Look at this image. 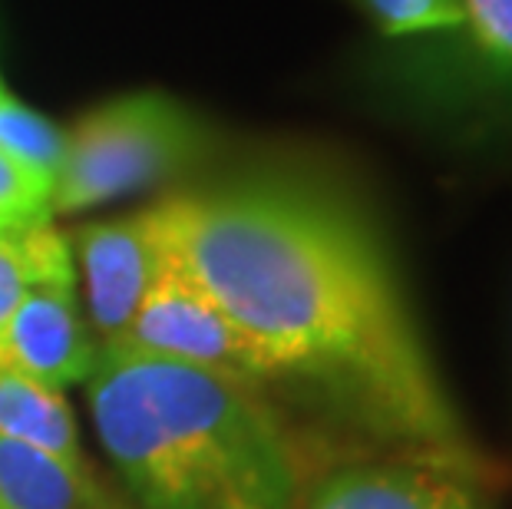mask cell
Listing matches in <instances>:
<instances>
[{
	"mask_svg": "<svg viewBox=\"0 0 512 509\" xmlns=\"http://www.w3.org/2000/svg\"><path fill=\"white\" fill-rule=\"evenodd\" d=\"M149 212L166 258L225 311L265 384L291 381L394 453L479 470L407 301L357 215L288 182L172 196Z\"/></svg>",
	"mask_w": 512,
	"mask_h": 509,
	"instance_id": "cell-1",
	"label": "cell"
},
{
	"mask_svg": "<svg viewBox=\"0 0 512 509\" xmlns=\"http://www.w3.org/2000/svg\"><path fill=\"white\" fill-rule=\"evenodd\" d=\"M90 414L143 509H298L291 430L242 377L166 361H96Z\"/></svg>",
	"mask_w": 512,
	"mask_h": 509,
	"instance_id": "cell-2",
	"label": "cell"
},
{
	"mask_svg": "<svg viewBox=\"0 0 512 509\" xmlns=\"http://www.w3.org/2000/svg\"><path fill=\"white\" fill-rule=\"evenodd\" d=\"M205 146V126L166 93H133L96 106L67 133L53 179V215L159 186L195 166Z\"/></svg>",
	"mask_w": 512,
	"mask_h": 509,
	"instance_id": "cell-3",
	"label": "cell"
},
{
	"mask_svg": "<svg viewBox=\"0 0 512 509\" xmlns=\"http://www.w3.org/2000/svg\"><path fill=\"white\" fill-rule=\"evenodd\" d=\"M106 361H166L242 377L265 387L248 341L225 311L166 258V272L116 338L100 344Z\"/></svg>",
	"mask_w": 512,
	"mask_h": 509,
	"instance_id": "cell-4",
	"label": "cell"
},
{
	"mask_svg": "<svg viewBox=\"0 0 512 509\" xmlns=\"http://www.w3.org/2000/svg\"><path fill=\"white\" fill-rule=\"evenodd\" d=\"M476 473L420 453L347 460L304 483L298 509H489Z\"/></svg>",
	"mask_w": 512,
	"mask_h": 509,
	"instance_id": "cell-5",
	"label": "cell"
},
{
	"mask_svg": "<svg viewBox=\"0 0 512 509\" xmlns=\"http://www.w3.org/2000/svg\"><path fill=\"white\" fill-rule=\"evenodd\" d=\"M96 361L100 348L80 314L76 281L30 288L0 324V371L7 374L63 391L90 381Z\"/></svg>",
	"mask_w": 512,
	"mask_h": 509,
	"instance_id": "cell-6",
	"label": "cell"
},
{
	"mask_svg": "<svg viewBox=\"0 0 512 509\" xmlns=\"http://www.w3.org/2000/svg\"><path fill=\"white\" fill-rule=\"evenodd\" d=\"M80 255L93 328L103 341L116 338L133 321L152 285L166 272V248L152 212L126 219L90 222L73 235Z\"/></svg>",
	"mask_w": 512,
	"mask_h": 509,
	"instance_id": "cell-7",
	"label": "cell"
},
{
	"mask_svg": "<svg viewBox=\"0 0 512 509\" xmlns=\"http://www.w3.org/2000/svg\"><path fill=\"white\" fill-rule=\"evenodd\" d=\"M0 437L34 447L73 470H90L63 391L0 371Z\"/></svg>",
	"mask_w": 512,
	"mask_h": 509,
	"instance_id": "cell-8",
	"label": "cell"
},
{
	"mask_svg": "<svg viewBox=\"0 0 512 509\" xmlns=\"http://www.w3.org/2000/svg\"><path fill=\"white\" fill-rule=\"evenodd\" d=\"M93 470H73L24 443L0 437V509H100Z\"/></svg>",
	"mask_w": 512,
	"mask_h": 509,
	"instance_id": "cell-9",
	"label": "cell"
},
{
	"mask_svg": "<svg viewBox=\"0 0 512 509\" xmlns=\"http://www.w3.org/2000/svg\"><path fill=\"white\" fill-rule=\"evenodd\" d=\"M463 27L456 30L453 70L473 93L512 106V0H460Z\"/></svg>",
	"mask_w": 512,
	"mask_h": 509,
	"instance_id": "cell-10",
	"label": "cell"
},
{
	"mask_svg": "<svg viewBox=\"0 0 512 509\" xmlns=\"http://www.w3.org/2000/svg\"><path fill=\"white\" fill-rule=\"evenodd\" d=\"M57 281H76V268L67 235L53 229V222L0 232V324L30 288Z\"/></svg>",
	"mask_w": 512,
	"mask_h": 509,
	"instance_id": "cell-11",
	"label": "cell"
},
{
	"mask_svg": "<svg viewBox=\"0 0 512 509\" xmlns=\"http://www.w3.org/2000/svg\"><path fill=\"white\" fill-rule=\"evenodd\" d=\"M63 149H67V133L10 93L0 80V156L14 159L37 176L57 179Z\"/></svg>",
	"mask_w": 512,
	"mask_h": 509,
	"instance_id": "cell-12",
	"label": "cell"
},
{
	"mask_svg": "<svg viewBox=\"0 0 512 509\" xmlns=\"http://www.w3.org/2000/svg\"><path fill=\"white\" fill-rule=\"evenodd\" d=\"M384 37L456 34L463 27L460 0H354Z\"/></svg>",
	"mask_w": 512,
	"mask_h": 509,
	"instance_id": "cell-13",
	"label": "cell"
},
{
	"mask_svg": "<svg viewBox=\"0 0 512 509\" xmlns=\"http://www.w3.org/2000/svg\"><path fill=\"white\" fill-rule=\"evenodd\" d=\"M53 222V179L0 156V232Z\"/></svg>",
	"mask_w": 512,
	"mask_h": 509,
	"instance_id": "cell-14",
	"label": "cell"
},
{
	"mask_svg": "<svg viewBox=\"0 0 512 509\" xmlns=\"http://www.w3.org/2000/svg\"><path fill=\"white\" fill-rule=\"evenodd\" d=\"M100 509H106V506H100Z\"/></svg>",
	"mask_w": 512,
	"mask_h": 509,
	"instance_id": "cell-15",
	"label": "cell"
}]
</instances>
